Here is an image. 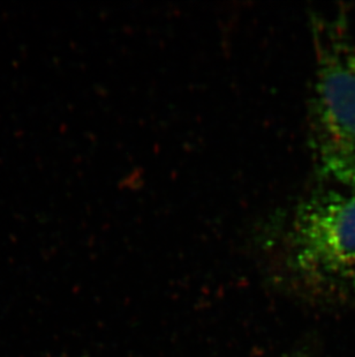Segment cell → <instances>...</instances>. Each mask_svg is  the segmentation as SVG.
Here are the masks:
<instances>
[{
	"label": "cell",
	"instance_id": "6da1fadb",
	"mask_svg": "<svg viewBox=\"0 0 355 357\" xmlns=\"http://www.w3.org/2000/svg\"><path fill=\"white\" fill-rule=\"evenodd\" d=\"M295 288L325 305H355V190L317 179L285 238Z\"/></svg>",
	"mask_w": 355,
	"mask_h": 357
},
{
	"label": "cell",
	"instance_id": "7a4b0ae2",
	"mask_svg": "<svg viewBox=\"0 0 355 357\" xmlns=\"http://www.w3.org/2000/svg\"><path fill=\"white\" fill-rule=\"evenodd\" d=\"M310 132L317 179L355 190V38L345 8L314 14Z\"/></svg>",
	"mask_w": 355,
	"mask_h": 357
}]
</instances>
